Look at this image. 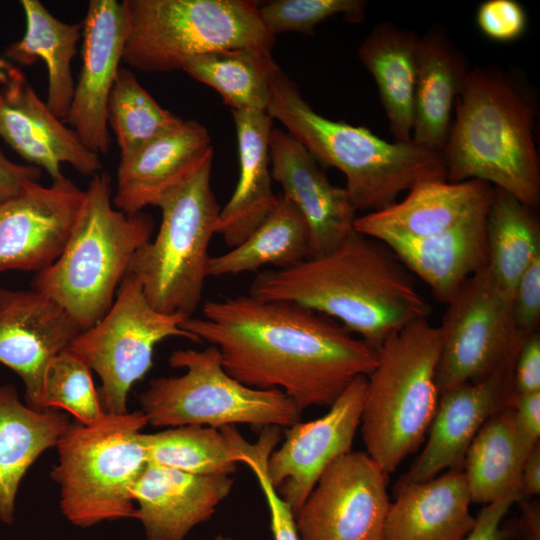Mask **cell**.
<instances>
[{
	"label": "cell",
	"mask_w": 540,
	"mask_h": 540,
	"mask_svg": "<svg viewBox=\"0 0 540 540\" xmlns=\"http://www.w3.org/2000/svg\"><path fill=\"white\" fill-rule=\"evenodd\" d=\"M182 328L215 346L224 369L246 386L278 389L299 410L330 406L378 351L336 320L296 303L250 295L208 300Z\"/></svg>",
	"instance_id": "cell-1"
},
{
	"label": "cell",
	"mask_w": 540,
	"mask_h": 540,
	"mask_svg": "<svg viewBox=\"0 0 540 540\" xmlns=\"http://www.w3.org/2000/svg\"><path fill=\"white\" fill-rule=\"evenodd\" d=\"M249 295L324 314L376 350L389 336L431 312L394 253L356 231L324 256L259 273Z\"/></svg>",
	"instance_id": "cell-2"
},
{
	"label": "cell",
	"mask_w": 540,
	"mask_h": 540,
	"mask_svg": "<svg viewBox=\"0 0 540 540\" xmlns=\"http://www.w3.org/2000/svg\"><path fill=\"white\" fill-rule=\"evenodd\" d=\"M442 151L450 182L479 180L533 209L540 204L535 106L496 68L470 69Z\"/></svg>",
	"instance_id": "cell-3"
},
{
	"label": "cell",
	"mask_w": 540,
	"mask_h": 540,
	"mask_svg": "<svg viewBox=\"0 0 540 540\" xmlns=\"http://www.w3.org/2000/svg\"><path fill=\"white\" fill-rule=\"evenodd\" d=\"M266 113L317 162L344 174L345 189L356 211L382 210L420 182L447 179L442 153L412 141L389 142L364 126L320 115L280 67L271 77Z\"/></svg>",
	"instance_id": "cell-4"
},
{
	"label": "cell",
	"mask_w": 540,
	"mask_h": 540,
	"mask_svg": "<svg viewBox=\"0 0 540 540\" xmlns=\"http://www.w3.org/2000/svg\"><path fill=\"white\" fill-rule=\"evenodd\" d=\"M111 176H92L71 233L59 258L37 272L33 289L58 303L86 330L112 306L134 253L151 239L153 218L126 214L112 202Z\"/></svg>",
	"instance_id": "cell-5"
},
{
	"label": "cell",
	"mask_w": 540,
	"mask_h": 540,
	"mask_svg": "<svg viewBox=\"0 0 540 540\" xmlns=\"http://www.w3.org/2000/svg\"><path fill=\"white\" fill-rule=\"evenodd\" d=\"M441 346L439 327L424 318L389 336L377 350L359 427L365 452L387 475L424 442L440 396Z\"/></svg>",
	"instance_id": "cell-6"
},
{
	"label": "cell",
	"mask_w": 540,
	"mask_h": 540,
	"mask_svg": "<svg viewBox=\"0 0 540 540\" xmlns=\"http://www.w3.org/2000/svg\"><path fill=\"white\" fill-rule=\"evenodd\" d=\"M213 157L212 151L155 202L162 214L158 233L134 253L128 268L155 310L186 319L202 298L220 212L210 184Z\"/></svg>",
	"instance_id": "cell-7"
},
{
	"label": "cell",
	"mask_w": 540,
	"mask_h": 540,
	"mask_svg": "<svg viewBox=\"0 0 540 540\" xmlns=\"http://www.w3.org/2000/svg\"><path fill=\"white\" fill-rule=\"evenodd\" d=\"M148 424L140 411L108 414L91 425L70 423L56 448L51 478L60 486V507L73 525L134 518L132 488L148 463L141 441Z\"/></svg>",
	"instance_id": "cell-8"
},
{
	"label": "cell",
	"mask_w": 540,
	"mask_h": 540,
	"mask_svg": "<svg viewBox=\"0 0 540 540\" xmlns=\"http://www.w3.org/2000/svg\"><path fill=\"white\" fill-rule=\"evenodd\" d=\"M127 65L143 72L183 68L206 53L237 48L271 52L275 44L258 4L247 0H124Z\"/></svg>",
	"instance_id": "cell-9"
},
{
	"label": "cell",
	"mask_w": 540,
	"mask_h": 540,
	"mask_svg": "<svg viewBox=\"0 0 540 540\" xmlns=\"http://www.w3.org/2000/svg\"><path fill=\"white\" fill-rule=\"evenodd\" d=\"M168 362L184 374L151 380L139 397L141 411L154 427L288 428L301 419L302 412L281 390L252 388L228 374L215 346L176 350Z\"/></svg>",
	"instance_id": "cell-10"
},
{
	"label": "cell",
	"mask_w": 540,
	"mask_h": 540,
	"mask_svg": "<svg viewBox=\"0 0 540 540\" xmlns=\"http://www.w3.org/2000/svg\"><path fill=\"white\" fill-rule=\"evenodd\" d=\"M186 318L155 310L139 280L127 273L104 317L83 330L68 349L100 377L105 413L124 414L132 386L152 367L155 346L169 337L200 343L182 325Z\"/></svg>",
	"instance_id": "cell-11"
},
{
	"label": "cell",
	"mask_w": 540,
	"mask_h": 540,
	"mask_svg": "<svg viewBox=\"0 0 540 540\" xmlns=\"http://www.w3.org/2000/svg\"><path fill=\"white\" fill-rule=\"evenodd\" d=\"M446 305L438 326L442 335L436 375L439 394L487 377L516 355L526 339L516 327L512 300L488 266L468 278Z\"/></svg>",
	"instance_id": "cell-12"
},
{
	"label": "cell",
	"mask_w": 540,
	"mask_h": 540,
	"mask_svg": "<svg viewBox=\"0 0 540 540\" xmlns=\"http://www.w3.org/2000/svg\"><path fill=\"white\" fill-rule=\"evenodd\" d=\"M388 475L365 451L334 460L295 514L301 540H384Z\"/></svg>",
	"instance_id": "cell-13"
},
{
	"label": "cell",
	"mask_w": 540,
	"mask_h": 540,
	"mask_svg": "<svg viewBox=\"0 0 540 540\" xmlns=\"http://www.w3.org/2000/svg\"><path fill=\"white\" fill-rule=\"evenodd\" d=\"M366 383L367 376L356 377L323 416L288 427L281 446L269 455L268 477L294 515L324 470L352 451L360 426Z\"/></svg>",
	"instance_id": "cell-14"
},
{
	"label": "cell",
	"mask_w": 540,
	"mask_h": 540,
	"mask_svg": "<svg viewBox=\"0 0 540 540\" xmlns=\"http://www.w3.org/2000/svg\"><path fill=\"white\" fill-rule=\"evenodd\" d=\"M85 190L63 176L34 183L0 204V271H41L63 252L79 216Z\"/></svg>",
	"instance_id": "cell-15"
},
{
	"label": "cell",
	"mask_w": 540,
	"mask_h": 540,
	"mask_svg": "<svg viewBox=\"0 0 540 540\" xmlns=\"http://www.w3.org/2000/svg\"><path fill=\"white\" fill-rule=\"evenodd\" d=\"M82 329L58 303L37 291L0 287V363L23 381L26 404L42 407L49 363Z\"/></svg>",
	"instance_id": "cell-16"
},
{
	"label": "cell",
	"mask_w": 540,
	"mask_h": 540,
	"mask_svg": "<svg viewBox=\"0 0 540 540\" xmlns=\"http://www.w3.org/2000/svg\"><path fill=\"white\" fill-rule=\"evenodd\" d=\"M127 33L124 1H89L82 22V67L65 122L98 155L110 148L107 101L123 60Z\"/></svg>",
	"instance_id": "cell-17"
},
{
	"label": "cell",
	"mask_w": 540,
	"mask_h": 540,
	"mask_svg": "<svg viewBox=\"0 0 540 540\" xmlns=\"http://www.w3.org/2000/svg\"><path fill=\"white\" fill-rule=\"evenodd\" d=\"M517 354L487 377L440 394L425 446L397 484L426 481L442 471L462 468L466 452L482 425L494 413L511 405Z\"/></svg>",
	"instance_id": "cell-18"
},
{
	"label": "cell",
	"mask_w": 540,
	"mask_h": 540,
	"mask_svg": "<svg viewBox=\"0 0 540 540\" xmlns=\"http://www.w3.org/2000/svg\"><path fill=\"white\" fill-rule=\"evenodd\" d=\"M0 137L22 158L44 169L52 180L67 163L84 176L101 172L100 155L89 150L34 91L25 74L12 66L0 89Z\"/></svg>",
	"instance_id": "cell-19"
},
{
	"label": "cell",
	"mask_w": 540,
	"mask_h": 540,
	"mask_svg": "<svg viewBox=\"0 0 540 540\" xmlns=\"http://www.w3.org/2000/svg\"><path fill=\"white\" fill-rule=\"evenodd\" d=\"M272 179L304 218L309 257L324 256L354 232L356 209L345 187L331 184L318 162L287 132L273 128L269 138Z\"/></svg>",
	"instance_id": "cell-20"
},
{
	"label": "cell",
	"mask_w": 540,
	"mask_h": 540,
	"mask_svg": "<svg viewBox=\"0 0 540 540\" xmlns=\"http://www.w3.org/2000/svg\"><path fill=\"white\" fill-rule=\"evenodd\" d=\"M231 475H194L148 462L131 497L147 540H184L230 494Z\"/></svg>",
	"instance_id": "cell-21"
},
{
	"label": "cell",
	"mask_w": 540,
	"mask_h": 540,
	"mask_svg": "<svg viewBox=\"0 0 540 540\" xmlns=\"http://www.w3.org/2000/svg\"><path fill=\"white\" fill-rule=\"evenodd\" d=\"M493 194L494 187L479 180H426L414 185L401 201L357 217L354 229L370 238L379 233L408 238L435 235L486 211Z\"/></svg>",
	"instance_id": "cell-22"
},
{
	"label": "cell",
	"mask_w": 540,
	"mask_h": 540,
	"mask_svg": "<svg viewBox=\"0 0 540 540\" xmlns=\"http://www.w3.org/2000/svg\"><path fill=\"white\" fill-rule=\"evenodd\" d=\"M212 151L208 130L198 121L183 120L132 155L120 158L114 207L132 215L154 206Z\"/></svg>",
	"instance_id": "cell-23"
},
{
	"label": "cell",
	"mask_w": 540,
	"mask_h": 540,
	"mask_svg": "<svg viewBox=\"0 0 540 540\" xmlns=\"http://www.w3.org/2000/svg\"><path fill=\"white\" fill-rule=\"evenodd\" d=\"M487 210L435 235L408 238L379 233L373 239L425 282L436 300L447 304L468 278L488 265Z\"/></svg>",
	"instance_id": "cell-24"
},
{
	"label": "cell",
	"mask_w": 540,
	"mask_h": 540,
	"mask_svg": "<svg viewBox=\"0 0 540 540\" xmlns=\"http://www.w3.org/2000/svg\"><path fill=\"white\" fill-rule=\"evenodd\" d=\"M471 497L462 468L396 485L384 540H463L472 530Z\"/></svg>",
	"instance_id": "cell-25"
},
{
	"label": "cell",
	"mask_w": 540,
	"mask_h": 540,
	"mask_svg": "<svg viewBox=\"0 0 540 540\" xmlns=\"http://www.w3.org/2000/svg\"><path fill=\"white\" fill-rule=\"evenodd\" d=\"M464 54L441 28L419 36L413 99L412 142L442 153L452 112L468 73Z\"/></svg>",
	"instance_id": "cell-26"
},
{
	"label": "cell",
	"mask_w": 540,
	"mask_h": 540,
	"mask_svg": "<svg viewBox=\"0 0 540 540\" xmlns=\"http://www.w3.org/2000/svg\"><path fill=\"white\" fill-rule=\"evenodd\" d=\"M231 112L237 135L239 177L232 196L220 209L215 234L233 248L270 215L279 196L272 189L270 168L272 119L265 112Z\"/></svg>",
	"instance_id": "cell-27"
},
{
	"label": "cell",
	"mask_w": 540,
	"mask_h": 540,
	"mask_svg": "<svg viewBox=\"0 0 540 540\" xmlns=\"http://www.w3.org/2000/svg\"><path fill=\"white\" fill-rule=\"evenodd\" d=\"M56 409L24 404L12 384L0 386V521L11 525L20 483L38 457L55 447L69 426Z\"/></svg>",
	"instance_id": "cell-28"
},
{
	"label": "cell",
	"mask_w": 540,
	"mask_h": 540,
	"mask_svg": "<svg viewBox=\"0 0 540 540\" xmlns=\"http://www.w3.org/2000/svg\"><path fill=\"white\" fill-rule=\"evenodd\" d=\"M419 35L389 21L376 25L358 48L372 75L394 141H412L413 99Z\"/></svg>",
	"instance_id": "cell-29"
},
{
	"label": "cell",
	"mask_w": 540,
	"mask_h": 540,
	"mask_svg": "<svg viewBox=\"0 0 540 540\" xmlns=\"http://www.w3.org/2000/svg\"><path fill=\"white\" fill-rule=\"evenodd\" d=\"M532 447L519 431L511 405L490 416L472 440L462 466L472 503L487 505L521 496V470Z\"/></svg>",
	"instance_id": "cell-30"
},
{
	"label": "cell",
	"mask_w": 540,
	"mask_h": 540,
	"mask_svg": "<svg viewBox=\"0 0 540 540\" xmlns=\"http://www.w3.org/2000/svg\"><path fill=\"white\" fill-rule=\"evenodd\" d=\"M26 29L23 37L6 49L11 60L28 66L41 59L47 68L48 93L46 104L51 112L65 122L75 83L71 62L82 36V23L68 24L52 15L38 0H22Z\"/></svg>",
	"instance_id": "cell-31"
},
{
	"label": "cell",
	"mask_w": 540,
	"mask_h": 540,
	"mask_svg": "<svg viewBox=\"0 0 540 540\" xmlns=\"http://www.w3.org/2000/svg\"><path fill=\"white\" fill-rule=\"evenodd\" d=\"M309 257V231L298 209L282 194L270 215L239 245L210 257L208 277L251 272L266 265L283 269Z\"/></svg>",
	"instance_id": "cell-32"
},
{
	"label": "cell",
	"mask_w": 540,
	"mask_h": 540,
	"mask_svg": "<svg viewBox=\"0 0 540 540\" xmlns=\"http://www.w3.org/2000/svg\"><path fill=\"white\" fill-rule=\"evenodd\" d=\"M535 212L511 194L494 188L485 219L487 266L512 301L520 276L540 255V222Z\"/></svg>",
	"instance_id": "cell-33"
},
{
	"label": "cell",
	"mask_w": 540,
	"mask_h": 540,
	"mask_svg": "<svg viewBox=\"0 0 540 540\" xmlns=\"http://www.w3.org/2000/svg\"><path fill=\"white\" fill-rule=\"evenodd\" d=\"M278 68L271 52L237 48L199 55L182 70L217 91L231 110L266 113L271 77Z\"/></svg>",
	"instance_id": "cell-34"
},
{
	"label": "cell",
	"mask_w": 540,
	"mask_h": 540,
	"mask_svg": "<svg viewBox=\"0 0 540 540\" xmlns=\"http://www.w3.org/2000/svg\"><path fill=\"white\" fill-rule=\"evenodd\" d=\"M148 462L194 475H231L240 453L222 428L199 425L142 433Z\"/></svg>",
	"instance_id": "cell-35"
},
{
	"label": "cell",
	"mask_w": 540,
	"mask_h": 540,
	"mask_svg": "<svg viewBox=\"0 0 540 540\" xmlns=\"http://www.w3.org/2000/svg\"><path fill=\"white\" fill-rule=\"evenodd\" d=\"M183 121L161 107L134 74L120 68L107 101V123L120 148V158L169 132Z\"/></svg>",
	"instance_id": "cell-36"
},
{
	"label": "cell",
	"mask_w": 540,
	"mask_h": 540,
	"mask_svg": "<svg viewBox=\"0 0 540 540\" xmlns=\"http://www.w3.org/2000/svg\"><path fill=\"white\" fill-rule=\"evenodd\" d=\"M42 407L63 409L83 425H91L105 415L90 368L68 348L54 357L46 369Z\"/></svg>",
	"instance_id": "cell-37"
},
{
	"label": "cell",
	"mask_w": 540,
	"mask_h": 540,
	"mask_svg": "<svg viewBox=\"0 0 540 540\" xmlns=\"http://www.w3.org/2000/svg\"><path fill=\"white\" fill-rule=\"evenodd\" d=\"M227 434L240 453L241 464L250 468L264 494L273 540H301L292 508L279 495L267 474L268 457L281 439L280 427L268 426L261 429L255 443L245 441L235 426L229 427Z\"/></svg>",
	"instance_id": "cell-38"
},
{
	"label": "cell",
	"mask_w": 540,
	"mask_h": 540,
	"mask_svg": "<svg viewBox=\"0 0 540 540\" xmlns=\"http://www.w3.org/2000/svg\"><path fill=\"white\" fill-rule=\"evenodd\" d=\"M366 4L362 0H276L258 5V13L274 36L282 32L312 36L316 25L336 15L351 22L362 21Z\"/></svg>",
	"instance_id": "cell-39"
},
{
	"label": "cell",
	"mask_w": 540,
	"mask_h": 540,
	"mask_svg": "<svg viewBox=\"0 0 540 540\" xmlns=\"http://www.w3.org/2000/svg\"><path fill=\"white\" fill-rule=\"evenodd\" d=\"M527 22L526 11L516 0H486L476 11L478 28L496 42L519 39L526 31Z\"/></svg>",
	"instance_id": "cell-40"
},
{
	"label": "cell",
	"mask_w": 540,
	"mask_h": 540,
	"mask_svg": "<svg viewBox=\"0 0 540 540\" xmlns=\"http://www.w3.org/2000/svg\"><path fill=\"white\" fill-rule=\"evenodd\" d=\"M512 306L518 331L526 337L537 332L540 321V255L520 276Z\"/></svg>",
	"instance_id": "cell-41"
},
{
	"label": "cell",
	"mask_w": 540,
	"mask_h": 540,
	"mask_svg": "<svg viewBox=\"0 0 540 540\" xmlns=\"http://www.w3.org/2000/svg\"><path fill=\"white\" fill-rule=\"evenodd\" d=\"M540 391V334L532 333L523 341L517 354L513 373V392Z\"/></svg>",
	"instance_id": "cell-42"
},
{
	"label": "cell",
	"mask_w": 540,
	"mask_h": 540,
	"mask_svg": "<svg viewBox=\"0 0 540 540\" xmlns=\"http://www.w3.org/2000/svg\"><path fill=\"white\" fill-rule=\"evenodd\" d=\"M522 497L510 495L484 505L477 517L472 530L463 540H507L510 533L502 525L505 515L512 505Z\"/></svg>",
	"instance_id": "cell-43"
},
{
	"label": "cell",
	"mask_w": 540,
	"mask_h": 540,
	"mask_svg": "<svg viewBox=\"0 0 540 540\" xmlns=\"http://www.w3.org/2000/svg\"><path fill=\"white\" fill-rule=\"evenodd\" d=\"M41 169L10 161L0 149V204L38 183Z\"/></svg>",
	"instance_id": "cell-44"
},
{
	"label": "cell",
	"mask_w": 540,
	"mask_h": 540,
	"mask_svg": "<svg viewBox=\"0 0 540 540\" xmlns=\"http://www.w3.org/2000/svg\"><path fill=\"white\" fill-rule=\"evenodd\" d=\"M511 406L519 431L534 446L540 437V391L513 394Z\"/></svg>",
	"instance_id": "cell-45"
},
{
	"label": "cell",
	"mask_w": 540,
	"mask_h": 540,
	"mask_svg": "<svg viewBox=\"0 0 540 540\" xmlns=\"http://www.w3.org/2000/svg\"><path fill=\"white\" fill-rule=\"evenodd\" d=\"M521 514L515 534L521 540H540V504L538 500L522 497L519 501Z\"/></svg>",
	"instance_id": "cell-46"
},
{
	"label": "cell",
	"mask_w": 540,
	"mask_h": 540,
	"mask_svg": "<svg viewBox=\"0 0 540 540\" xmlns=\"http://www.w3.org/2000/svg\"><path fill=\"white\" fill-rule=\"evenodd\" d=\"M522 497L540 494V443L535 444L527 454L520 478Z\"/></svg>",
	"instance_id": "cell-47"
},
{
	"label": "cell",
	"mask_w": 540,
	"mask_h": 540,
	"mask_svg": "<svg viewBox=\"0 0 540 540\" xmlns=\"http://www.w3.org/2000/svg\"><path fill=\"white\" fill-rule=\"evenodd\" d=\"M12 66L8 61L0 58V86L6 82Z\"/></svg>",
	"instance_id": "cell-48"
},
{
	"label": "cell",
	"mask_w": 540,
	"mask_h": 540,
	"mask_svg": "<svg viewBox=\"0 0 540 540\" xmlns=\"http://www.w3.org/2000/svg\"><path fill=\"white\" fill-rule=\"evenodd\" d=\"M214 540H233L231 537L224 535H217Z\"/></svg>",
	"instance_id": "cell-49"
}]
</instances>
